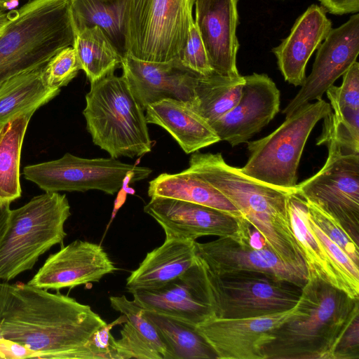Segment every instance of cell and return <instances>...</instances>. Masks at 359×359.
<instances>
[{
    "instance_id": "cell-34",
    "label": "cell",
    "mask_w": 359,
    "mask_h": 359,
    "mask_svg": "<svg viewBox=\"0 0 359 359\" xmlns=\"http://www.w3.org/2000/svg\"><path fill=\"white\" fill-rule=\"evenodd\" d=\"M305 204L308 214L313 222L359 266V244L348 235L333 217L311 203L305 201Z\"/></svg>"
},
{
    "instance_id": "cell-31",
    "label": "cell",
    "mask_w": 359,
    "mask_h": 359,
    "mask_svg": "<svg viewBox=\"0 0 359 359\" xmlns=\"http://www.w3.org/2000/svg\"><path fill=\"white\" fill-rule=\"evenodd\" d=\"M244 83L243 76L227 77L215 72L201 75L194 88L191 108L211 126L236 104Z\"/></svg>"
},
{
    "instance_id": "cell-12",
    "label": "cell",
    "mask_w": 359,
    "mask_h": 359,
    "mask_svg": "<svg viewBox=\"0 0 359 359\" xmlns=\"http://www.w3.org/2000/svg\"><path fill=\"white\" fill-rule=\"evenodd\" d=\"M250 225L238 235L206 243L196 241V255L204 266L215 273L247 271L271 276L302 288L307 271L281 259L266 243H252Z\"/></svg>"
},
{
    "instance_id": "cell-26",
    "label": "cell",
    "mask_w": 359,
    "mask_h": 359,
    "mask_svg": "<svg viewBox=\"0 0 359 359\" xmlns=\"http://www.w3.org/2000/svg\"><path fill=\"white\" fill-rule=\"evenodd\" d=\"M75 34L97 27L123 59L128 55L127 0H69Z\"/></svg>"
},
{
    "instance_id": "cell-19",
    "label": "cell",
    "mask_w": 359,
    "mask_h": 359,
    "mask_svg": "<svg viewBox=\"0 0 359 359\" xmlns=\"http://www.w3.org/2000/svg\"><path fill=\"white\" fill-rule=\"evenodd\" d=\"M239 0H195V20L213 71L238 77L236 56L239 43Z\"/></svg>"
},
{
    "instance_id": "cell-11",
    "label": "cell",
    "mask_w": 359,
    "mask_h": 359,
    "mask_svg": "<svg viewBox=\"0 0 359 359\" xmlns=\"http://www.w3.org/2000/svg\"><path fill=\"white\" fill-rule=\"evenodd\" d=\"M152 172L148 167L121 162L114 158H84L66 153L58 159L29 165L25 178L45 192L100 190L114 195L126 181L134 183Z\"/></svg>"
},
{
    "instance_id": "cell-21",
    "label": "cell",
    "mask_w": 359,
    "mask_h": 359,
    "mask_svg": "<svg viewBox=\"0 0 359 359\" xmlns=\"http://www.w3.org/2000/svg\"><path fill=\"white\" fill-rule=\"evenodd\" d=\"M321 6L312 4L294 23L289 35L272 49L284 79L294 86L306 79V67L313 52L332 29Z\"/></svg>"
},
{
    "instance_id": "cell-28",
    "label": "cell",
    "mask_w": 359,
    "mask_h": 359,
    "mask_svg": "<svg viewBox=\"0 0 359 359\" xmlns=\"http://www.w3.org/2000/svg\"><path fill=\"white\" fill-rule=\"evenodd\" d=\"M36 108L21 111L0 126V203L20 197V156L28 124Z\"/></svg>"
},
{
    "instance_id": "cell-2",
    "label": "cell",
    "mask_w": 359,
    "mask_h": 359,
    "mask_svg": "<svg viewBox=\"0 0 359 359\" xmlns=\"http://www.w3.org/2000/svg\"><path fill=\"white\" fill-rule=\"evenodd\" d=\"M189 165L233 203L281 259L305 266L289 219L288 199L293 193L245 175L226 163L220 153L195 151Z\"/></svg>"
},
{
    "instance_id": "cell-42",
    "label": "cell",
    "mask_w": 359,
    "mask_h": 359,
    "mask_svg": "<svg viewBox=\"0 0 359 359\" xmlns=\"http://www.w3.org/2000/svg\"><path fill=\"white\" fill-rule=\"evenodd\" d=\"M10 13L6 12L5 10L0 9V32L4 29L8 22Z\"/></svg>"
},
{
    "instance_id": "cell-16",
    "label": "cell",
    "mask_w": 359,
    "mask_h": 359,
    "mask_svg": "<svg viewBox=\"0 0 359 359\" xmlns=\"http://www.w3.org/2000/svg\"><path fill=\"white\" fill-rule=\"evenodd\" d=\"M243 77L245 83L236 104L211 124L220 141L232 147L248 142L280 110V93L270 77L257 73Z\"/></svg>"
},
{
    "instance_id": "cell-14",
    "label": "cell",
    "mask_w": 359,
    "mask_h": 359,
    "mask_svg": "<svg viewBox=\"0 0 359 359\" xmlns=\"http://www.w3.org/2000/svg\"><path fill=\"white\" fill-rule=\"evenodd\" d=\"M359 53V14L332 29L318 48L312 70L297 95L283 109L286 117L302 106L322 98L334 81L357 61Z\"/></svg>"
},
{
    "instance_id": "cell-7",
    "label": "cell",
    "mask_w": 359,
    "mask_h": 359,
    "mask_svg": "<svg viewBox=\"0 0 359 359\" xmlns=\"http://www.w3.org/2000/svg\"><path fill=\"white\" fill-rule=\"evenodd\" d=\"M200 262L204 301L213 317L237 319L272 314L294 307L300 299L302 288L268 274L247 271L215 273Z\"/></svg>"
},
{
    "instance_id": "cell-18",
    "label": "cell",
    "mask_w": 359,
    "mask_h": 359,
    "mask_svg": "<svg viewBox=\"0 0 359 359\" xmlns=\"http://www.w3.org/2000/svg\"><path fill=\"white\" fill-rule=\"evenodd\" d=\"M116 270L100 245L76 240L50 255L27 284L46 290L72 288L97 283Z\"/></svg>"
},
{
    "instance_id": "cell-1",
    "label": "cell",
    "mask_w": 359,
    "mask_h": 359,
    "mask_svg": "<svg viewBox=\"0 0 359 359\" xmlns=\"http://www.w3.org/2000/svg\"><path fill=\"white\" fill-rule=\"evenodd\" d=\"M106 322L88 305L22 283H0V338L33 358L88 359L87 344Z\"/></svg>"
},
{
    "instance_id": "cell-41",
    "label": "cell",
    "mask_w": 359,
    "mask_h": 359,
    "mask_svg": "<svg viewBox=\"0 0 359 359\" xmlns=\"http://www.w3.org/2000/svg\"><path fill=\"white\" fill-rule=\"evenodd\" d=\"M10 204L0 203V236L6 231L10 217Z\"/></svg>"
},
{
    "instance_id": "cell-27",
    "label": "cell",
    "mask_w": 359,
    "mask_h": 359,
    "mask_svg": "<svg viewBox=\"0 0 359 359\" xmlns=\"http://www.w3.org/2000/svg\"><path fill=\"white\" fill-rule=\"evenodd\" d=\"M148 196L184 201L243 217L226 197L189 168L179 173L159 175L149 182Z\"/></svg>"
},
{
    "instance_id": "cell-8",
    "label": "cell",
    "mask_w": 359,
    "mask_h": 359,
    "mask_svg": "<svg viewBox=\"0 0 359 359\" xmlns=\"http://www.w3.org/2000/svg\"><path fill=\"white\" fill-rule=\"evenodd\" d=\"M332 111L322 98L308 103L273 133L248 142L249 158L241 168L245 175L295 194L297 173L305 144L316 124Z\"/></svg>"
},
{
    "instance_id": "cell-36",
    "label": "cell",
    "mask_w": 359,
    "mask_h": 359,
    "mask_svg": "<svg viewBox=\"0 0 359 359\" xmlns=\"http://www.w3.org/2000/svg\"><path fill=\"white\" fill-rule=\"evenodd\" d=\"M179 58L184 66L197 74L207 76L214 72L195 22L190 28Z\"/></svg>"
},
{
    "instance_id": "cell-39",
    "label": "cell",
    "mask_w": 359,
    "mask_h": 359,
    "mask_svg": "<svg viewBox=\"0 0 359 359\" xmlns=\"http://www.w3.org/2000/svg\"><path fill=\"white\" fill-rule=\"evenodd\" d=\"M334 359L359 358V315L350 323L339 342L334 354Z\"/></svg>"
},
{
    "instance_id": "cell-5",
    "label": "cell",
    "mask_w": 359,
    "mask_h": 359,
    "mask_svg": "<svg viewBox=\"0 0 359 359\" xmlns=\"http://www.w3.org/2000/svg\"><path fill=\"white\" fill-rule=\"evenodd\" d=\"M144 111L125 78L111 73L90 83L83 114L95 145L111 158H133L151 150Z\"/></svg>"
},
{
    "instance_id": "cell-6",
    "label": "cell",
    "mask_w": 359,
    "mask_h": 359,
    "mask_svg": "<svg viewBox=\"0 0 359 359\" xmlns=\"http://www.w3.org/2000/svg\"><path fill=\"white\" fill-rule=\"evenodd\" d=\"M70 215L66 195L58 192H45L11 209L8 229L0 243V280L8 281L31 270L42 255L62 244Z\"/></svg>"
},
{
    "instance_id": "cell-9",
    "label": "cell",
    "mask_w": 359,
    "mask_h": 359,
    "mask_svg": "<svg viewBox=\"0 0 359 359\" xmlns=\"http://www.w3.org/2000/svg\"><path fill=\"white\" fill-rule=\"evenodd\" d=\"M194 4L195 0H127L128 55L154 62L179 57L194 23Z\"/></svg>"
},
{
    "instance_id": "cell-17",
    "label": "cell",
    "mask_w": 359,
    "mask_h": 359,
    "mask_svg": "<svg viewBox=\"0 0 359 359\" xmlns=\"http://www.w3.org/2000/svg\"><path fill=\"white\" fill-rule=\"evenodd\" d=\"M121 65L122 76L144 111L147 106L168 99L193 104L194 88L201 74L184 66L179 57L154 62L128 55Z\"/></svg>"
},
{
    "instance_id": "cell-29",
    "label": "cell",
    "mask_w": 359,
    "mask_h": 359,
    "mask_svg": "<svg viewBox=\"0 0 359 359\" xmlns=\"http://www.w3.org/2000/svg\"><path fill=\"white\" fill-rule=\"evenodd\" d=\"M44 66L14 76L0 86V126L21 111L40 108L59 94L60 89L46 83Z\"/></svg>"
},
{
    "instance_id": "cell-38",
    "label": "cell",
    "mask_w": 359,
    "mask_h": 359,
    "mask_svg": "<svg viewBox=\"0 0 359 359\" xmlns=\"http://www.w3.org/2000/svg\"><path fill=\"white\" fill-rule=\"evenodd\" d=\"M119 319L97 330L87 344L88 359H120L116 340L111 333Z\"/></svg>"
},
{
    "instance_id": "cell-4",
    "label": "cell",
    "mask_w": 359,
    "mask_h": 359,
    "mask_svg": "<svg viewBox=\"0 0 359 359\" xmlns=\"http://www.w3.org/2000/svg\"><path fill=\"white\" fill-rule=\"evenodd\" d=\"M9 13L0 32V86L46 65L75 38L69 0H30Z\"/></svg>"
},
{
    "instance_id": "cell-33",
    "label": "cell",
    "mask_w": 359,
    "mask_h": 359,
    "mask_svg": "<svg viewBox=\"0 0 359 359\" xmlns=\"http://www.w3.org/2000/svg\"><path fill=\"white\" fill-rule=\"evenodd\" d=\"M81 67L72 46L62 49L44 66L46 83L52 88L60 89L74 79Z\"/></svg>"
},
{
    "instance_id": "cell-35",
    "label": "cell",
    "mask_w": 359,
    "mask_h": 359,
    "mask_svg": "<svg viewBox=\"0 0 359 359\" xmlns=\"http://www.w3.org/2000/svg\"><path fill=\"white\" fill-rule=\"evenodd\" d=\"M326 93L332 109H359V63L355 61L343 74L340 86L333 85Z\"/></svg>"
},
{
    "instance_id": "cell-3",
    "label": "cell",
    "mask_w": 359,
    "mask_h": 359,
    "mask_svg": "<svg viewBox=\"0 0 359 359\" xmlns=\"http://www.w3.org/2000/svg\"><path fill=\"white\" fill-rule=\"evenodd\" d=\"M301 297L306 313L286 321L264 348L265 359H334L346 329L359 315V299L308 276Z\"/></svg>"
},
{
    "instance_id": "cell-20",
    "label": "cell",
    "mask_w": 359,
    "mask_h": 359,
    "mask_svg": "<svg viewBox=\"0 0 359 359\" xmlns=\"http://www.w3.org/2000/svg\"><path fill=\"white\" fill-rule=\"evenodd\" d=\"M133 301L143 309L172 316L190 324H198L212 316L204 301L201 264H195L179 278L152 289L130 292Z\"/></svg>"
},
{
    "instance_id": "cell-30",
    "label": "cell",
    "mask_w": 359,
    "mask_h": 359,
    "mask_svg": "<svg viewBox=\"0 0 359 359\" xmlns=\"http://www.w3.org/2000/svg\"><path fill=\"white\" fill-rule=\"evenodd\" d=\"M154 325L165 348V359H216V355L196 325L182 320L143 309Z\"/></svg>"
},
{
    "instance_id": "cell-37",
    "label": "cell",
    "mask_w": 359,
    "mask_h": 359,
    "mask_svg": "<svg viewBox=\"0 0 359 359\" xmlns=\"http://www.w3.org/2000/svg\"><path fill=\"white\" fill-rule=\"evenodd\" d=\"M309 226L314 235L324 245L330 255L341 270L354 281L359 283V266L333 241H332L313 222L308 214Z\"/></svg>"
},
{
    "instance_id": "cell-22",
    "label": "cell",
    "mask_w": 359,
    "mask_h": 359,
    "mask_svg": "<svg viewBox=\"0 0 359 359\" xmlns=\"http://www.w3.org/2000/svg\"><path fill=\"white\" fill-rule=\"evenodd\" d=\"M288 214L294 237L304 256L307 276L316 277L359 299V283L349 278L337 265L309 223L305 201L296 194L288 199Z\"/></svg>"
},
{
    "instance_id": "cell-15",
    "label": "cell",
    "mask_w": 359,
    "mask_h": 359,
    "mask_svg": "<svg viewBox=\"0 0 359 359\" xmlns=\"http://www.w3.org/2000/svg\"><path fill=\"white\" fill-rule=\"evenodd\" d=\"M143 210L160 224L165 238L196 241L206 236H233L241 233L250 224L244 217L170 198H151Z\"/></svg>"
},
{
    "instance_id": "cell-32",
    "label": "cell",
    "mask_w": 359,
    "mask_h": 359,
    "mask_svg": "<svg viewBox=\"0 0 359 359\" xmlns=\"http://www.w3.org/2000/svg\"><path fill=\"white\" fill-rule=\"evenodd\" d=\"M72 47L90 83L114 73L121 65L122 57L97 27L76 33Z\"/></svg>"
},
{
    "instance_id": "cell-13",
    "label": "cell",
    "mask_w": 359,
    "mask_h": 359,
    "mask_svg": "<svg viewBox=\"0 0 359 359\" xmlns=\"http://www.w3.org/2000/svg\"><path fill=\"white\" fill-rule=\"evenodd\" d=\"M306 313L300 297L294 307L284 311L237 319L211 316L196 328L214 351L216 359H265L264 348L274 339L275 330Z\"/></svg>"
},
{
    "instance_id": "cell-23",
    "label": "cell",
    "mask_w": 359,
    "mask_h": 359,
    "mask_svg": "<svg viewBox=\"0 0 359 359\" xmlns=\"http://www.w3.org/2000/svg\"><path fill=\"white\" fill-rule=\"evenodd\" d=\"M196 257L195 240L165 238L131 272L126 287L131 292L163 286L186 273L195 264Z\"/></svg>"
},
{
    "instance_id": "cell-24",
    "label": "cell",
    "mask_w": 359,
    "mask_h": 359,
    "mask_svg": "<svg viewBox=\"0 0 359 359\" xmlns=\"http://www.w3.org/2000/svg\"><path fill=\"white\" fill-rule=\"evenodd\" d=\"M145 112L147 123L164 128L186 154L220 141L212 126L184 102L163 100L147 106Z\"/></svg>"
},
{
    "instance_id": "cell-10",
    "label": "cell",
    "mask_w": 359,
    "mask_h": 359,
    "mask_svg": "<svg viewBox=\"0 0 359 359\" xmlns=\"http://www.w3.org/2000/svg\"><path fill=\"white\" fill-rule=\"evenodd\" d=\"M328 156L314 175L297 184L295 194L337 220L359 244V153L327 140Z\"/></svg>"
},
{
    "instance_id": "cell-40",
    "label": "cell",
    "mask_w": 359,
    "mask_h": 359,
    "mask_svg": "<svg viewBox=\"0 0 359 359\" xmlns=\"http://www.w3.org/2000/svg\"><path fill=\"white\" fill-rule=\"evenodd\" d=\"M326 12L334 15L357 13L359 0H318Z\"/></svg>"
},
{
    "instance_id": "cell-43",
    "label": "cell",
    "mask_w": 359,
    "mask_h": 359,
    "mask_svg": "<svg viewBox=\"0 0 359 359\" xmlns=\"http://www.w3.org/2000/svg\"><path fill=\"white\" fill-rule=\"evenodd\" d=\"M15 0H0V9L6 10Z\"/></svg>"
},
{
    "instance_id": "cell-25",
    "label": "cell",
    "mask_w": 359,
    "mask_h": 359,
    "mask_svg": "<svg viewBox=\"0 0 359 359\" xmlns=\"http://www.w3.org/2000/svg\"><path fill=\"white\" fill-rule=\"evenodd\" d=\"M111 306L126 318L116 340L120 359H165L166 348L154 325L144 316L143 309L125 295L109 297Z\"/></svg>"
}]
</instances>
